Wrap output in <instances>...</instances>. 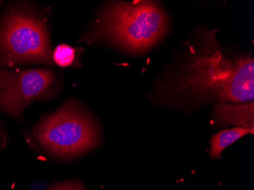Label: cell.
<instances>
[{
	"label": "cell",
	"instance_id": "cell-1",
	"mask_svg": "<svg viewBox=\"0 0 254 190\" xmlns=\"http://www.w3.org/2000/svg\"><path fill=\"white\" fill-rule=\"evenodd\" d=\"M202 34L201 44L191 47L184 65L165 86V95L176 103L254 101V58L230 57L217 42L215 31Z\"/></svg>",
	"mask_w": 254,
	"mask_h": 190
},
{
	"label": "cell",
	"instance_id": "cell-2",
	"mask_svg": "<svg viewBox=\"0 0 254 190\" xmlns=\"http://www.w3.org/2000/svg\"><path fill=\"white\" fill-rule=\"evenodd\" d=\"M35 151L68 161L99 146L101 130L96 120L75 99H68L22 133Z\"/></svg>",
	"mask_w": 254,
	"mask_h": 190
},
{
	"label": "cell",
	"instance_id": "cell-3",
	"mask_svg": "<svg viewBox=\"0 0 254 190\" xmlns=\"http://www.w3.org/2000/svg\"><path fill=\"white\" fill-rule=\"evenodd\" d=\"M168 27L166 14L155 2H114L102 10L85 40H105L130 52L141 53L157 44Z\"/></svg>",
	"mask_w": 254,
	"mask_h": 190
},
{
	"label": "cell",
	"instance_id": "cell-4",
	"mask_svg": "<svg viewBox=\"0 0 254 190\" xmlns=\"http://www.w3.org/2000/svg\"><path fill=\"white\" fill-rule=\"evenodd\" d=\"M31 63H53L48 28L25 4H11L0 18V68Z\"/></svg>",
	"mask_w": 254,
	"mask_h": 190
},
{
	"label": "cell",
	"instance_id": "cell-5",
	"mask_svg": "<svg viewBox=\"0 0 254 190\" xmlns=\"http://www.w3.org/2000/svg\"><path fill=\"white\" fill-rule=\"evenodd\" d=\"M56 78L48 68H0V114L23 122L24 110L33 101L49 96Z\"/></svg>",
	"mask_w": 254,
	"mask_h": 190
},
{
	"label": "cell",
	"instance_id": "cell-6",
	"mask_svg": "<svg viewBox=\"0 0 254 190\" xmlns=\"http://www.w3.org/2000/svg\"><path fill=\"white\" fill-rule=\"evenodd\" d=\"M254 101L244 104L218 102L214 105L212 120L219 127L236 126L254 132Z\"/></svg>",
	"mask_w": 254,
	"mask_h": 190
},
{
	"label": "cell",
	"instance_id": "cell-7",
	"mask_svg": "<svg viewBox=\"0 0 254 190\" xmlns=\"http://www.w3.org/2000/svg\"><path fill=\"white\" fill-rule=\"evenodd\" d=\"M248 134H254V132L244 127H234L212 135L210 139V158L212 159L220 158L225 148Z\"/></svg>",
	"mask_w": 254,
	"mask_h": 190
},
{
	"label": "cell",
	"instance_id": "cell-8",
	"mask_svg": "<svg viewBox=\"0 0 254 190\" xmlns=\"http://www.w3.org/2000/svg\"><path fill=\"white\" fill-rule=\"evenodd\" d=\"M76 50L68 44H60L52 52V61L61 67L72 65L75 61Z\"/></svg>",
	"mask_w": 254,
	"mask_h": 190
},
{
	"label": "cell",
	"instance_id": "cell-9",
	"mask_svg": "<svg viewBox=\"0 0 254 190\" xmlns=\"http://www.w3.org/2000/svg\"><path fill=\"white\" fill-rule=\"evenodd\" d=\"M45 190H87V188L82 181L68 180L51 184Z\"/></svg>",
	"mask_w": 254,
	"mask_h": 190
},
{
	"label": "cell",
	"instance_id": "cell-10",
	"mask_svg": "<svg viewBox=\"0 0 254 190\" xmlns=\"http://www.w3.org/2000/svg\"><path fill=\"white\" fill-rule=\"evenodd\" d=\"M8 142V132L4 123L0 121V151L6 148Z\"/></svg>",
	"mask_w": 254,
	"mask_h": 190
},
{
	"label": "cell",
	"instance_id": "cell-11",
	"mask_svg": "<svg viewBox=\"0 0 254 190\" xmlns=\"http://www.w3.org/2000/svg\"><path fill=\"white\" fill-rule=\"evenodd\" d=\"M2 2H3L2 1H0V6H1V5H2Z\"/></svg>",
	"mask_w": 254,
	"mask_h": 190
}]
</instances>
